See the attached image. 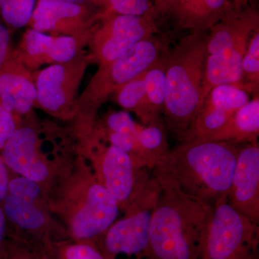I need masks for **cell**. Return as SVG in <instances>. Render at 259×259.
Listing matches in <instances>:
<instances>
[{
  "label": "cell",
  "mask_w": 259,
  "mask_h": 259,
  "mask_svg": "<svg viewBox=\"0 0 259 259\" xmlns=\"http://www.w3.org/2000/svg\"><path fill=\"white\" fill-rule=\"evenodd\" d=\"M158 184L146 259H203L214 205L171 184Z\"/></svg>",
  "instance_id": "obj_1"
},
{
  "label": "cell",
  "mask_w": 259,
  "mask_h": 259,
  "mask_svg": "<svg viewBox=\"0 0 259 259\" xmlns=\"http://www.w3.org/2000/svg\"><path fill=\"white\" fill-rule=\"evenodd\" d=\"M238 150L239 145L231 143H182L170 149L152 175L158 182L171 184L186 194L214 203L228 195Z\"/></svg>",
  "instance_id": "obj_2"
},
{
  "label": "cell",
  "mask_w": 259,
  "mask_h": 259,
  "mask_svg": "<svg viewBox=\"0 0 259 259\" xmlns=\"http://www.w3.org/2000/svg\"><path fill=\"white\" fill-rule=\"evenodd\" d=\"M207 44V32H191L168 50L163 122L180 143L201 107Z\"/></svg>",
  "instance_id": "obj_3"
},
{
  "label": "cell",
  "mask_w": 259,
  "mask_h": 259,
  "mask_svg": "<svg viewBox=\"0 0 259 259\" xmlns=\"http://www.w3.org/2000/svg\"><path fill=\"white\" fill-rule=\"evenodd\" d=\"M259 30V10L249 0H231L223 18L207 31L205 71L201 107L214 87H239L241 64L250 37ZM201 108V107H200Z\"/></svg>",
  "instance_id": "obj_4"
},
{
  "label": "cell",
  "mask_w": 259,
  "mask_h": 259,
  "mask_svg": "<svg viewBox=\"0 0 259 259\" xmlns=\"http://www.w3.org/2000/svg\"><path fill=\"white\" fill-rule=\"evenodd\" d=\"M170 47L169 37L161 32L138 42L110 64L99 66L78 97L76 110L95 112L124 85L147 71Z\"/></svg>",
  "instance_id": "obj_5"
},
{
  "label": "cell",
  "mask_w": 259,
  "mask_h": 259,
  "mask_svg": "<svg viewBox=\"0 0 259 259\" xmlns=\"http://www.w3.org/2000/svg\"><path fill=\"white\" fill-rule=\"evenodd\" d=\"M258 241V223L233 209L227 197L214 202L203 259H254Z\"/></svg>",
  "instance_id": "obj_6"
},
{
  "label": "cell",
  "mask_w": 259,
  "mask_h": 259,
  "mask_svg": "<svg viewBox=\"0 0 259 259\" xmlns=\"http://www.w3.org/2000/svg\"><path fill=\"white\" fill-rule=\"evenodd\" d=\"M159 184L153 180L131 204L128 214L113 223L103 233L101 251L107 259L119 254L146 258L153 210L159 197Z\"/></svg>",
  "instance_id": "obj_7"
},
{
  "label": "cell",
  "mask_w": 259,
  "mask_h": 259,
  "mask_svg": "<svg viewBox=\"0 0 259 259\" xmlns=\"http://www.w3.org/2000/svg\"><path fill=\"white\" fill-rule=\"evenodd\" d=\"M156 18L138 15H102L89 42L92 63L102 66L125 54L138 42L161 33Z\"/></svg>",
  "instance_id": "obj_8"
},
{
  "label": "cell",
  "mask_w": 259,
  "mask_h": 259,
  "mask_svg": "<svg viewBox=\"0 0 259 259\" xmlns=\"http://www.w3.org/2000/svg\"><path fill=\"white\" fill-rule=\"evenodd\" d=\"M91 63L83 52L67 62L32 71L37 93L35 105L54 114L76 110L80 85Z\"/></svg>",
  "instance_id": "obj_9"
},
{
  "label": "cell",
  "mask_w": 259,
  "mask_h": 259,
  "mask_svg": "<svg viewBox=\"0 0 259 259\" xmlns=\"http://www.w3.org/2000/svg\"><path fill=\"white\" fill-rule=\"evenodd\" d=\"M103 13L63 0H37L28 27L51 35L92 36Z\"/></svg>",
  "instance_id": "obj_10"
},
{
  "label": "cell",
  "mask_w": 259,
  "mask_h": 259,
  "mask_svg": "<svg viewBox=\"0 0 259 259\" xmlns=\"http://www.w3.org/2000/svg\"><path fill=\"white\" fill-rule=\"evenodd\" d=\"M91 36L51 35L28 28L13 53L30 71L44 65L61 64L72 60L84 52Z\"/></svg>",
  "instance_id": "obj_11"
},
{
  "label": "cell",
  "mask_w": 259,
  "mask_h": 259,
  "mask_svg": "<svg viewBox=\"0 0 259 259\" xmlns=\"http://www.w3.org/2000/svg\"><path fill=\"white\" fill-rule=\"evenodd\" d=\"M249 93L235 84H221L210 90L182 143L208 141L233 114L249 100Z\"/></svg>",
  "instance_id": "obj_12"
},
{
  "label": "cell",
  "mask_w": 259,
  "mask_h": 259,
  "mask_svg": "<svg viewBox=\"0 0 259 259\" xmlns=\"http://www.w3.org/2000/svg\"><path fill=\"white\" fill-rule=\"evenodd\" d=\"M228 203L238 212L259 224V144L239 145Z\"/></svg>",
  "instance_id": "obj_13"
},
{
  "label": "cell",
  "mask_w": 259,
  "mask_h": 259,
  "mask_svg": "<svg viewBox=\"0 0 259 259\" xmlns=\"http://www.w3.org/2000/svg\"><path fill=\"white\" fill-rule=\"evenodd\" d=\"M148 170L136 168L127 153L111 145L102 157V185L115 197L118 206L130 205L151 178Z\"/></svg>",
  "instance_id": "obj_14"
},
{
  "label": "cell",
  "mask_w": 259,
  "mask_h": 259,
  "mask_svg": "<svg viewBox=\"0 0 259 259\" xmlns=\"http://www.w3.org/2000/svg\"><path fill=\"white\" fill-rule=\"evenodd\" d=\"M118 212V203L107 189L99 184L92 185L86 202L73 221V236L81 241L102 236L115 222Z\"/></svg>",
  "instance_id": "obj_15"
},
{
  "label": "cell",
  "mask_w": 259,
  "mask_h": 259,
  "mask_svg": "<svg viewBox=\"0 0 259 259\" xmlns=\"http://www.w3.org/2000/svg\"><path fill=\"white\" fill-rule=\"evenodd\" d=\"M36 98L32 71L15 57L12 49L0 69V102L13 115H23L35 106Z\"/></svg>",
  "instance_id": "obj_16"
},
{
  "label": "cell",
  "mask_w": 259,
  "mask_h": 259,
  "mask_svg": "<svg viewBox=\"0 0 259 259\" xmlns=\"http://www.w3.org/2000/svg\"><path fill=\"white\" fill-rule=\"evenodd\" d=\"M36 144V134L33 130L17 127L2 149V158L12 171L37 183L47 178L49 170L37 156Z\"/></svg>",
  "instance_id": "obj_17"
},
{
  "label": "cell",
  "mask_w": 259,
  "mask_h": 259,
  "mask_svg": "<svg viewBox=\"0 0 259 259\" xmlns=\"http://www.w3.org/2000/svg\"><path fill=\"white\" fill-rule=\"evenodd\" d=\"M40 191L37 182L25 177L10 181L8 193L2 202L5 216L17 226L28 231L44 226V213L35 204Z\"/></svg>",
  "instance_id": "obj_18"
},
{
  "label": "cell",
  "mask_w": 259,
  "mask_h": 259,
  "mask_svg": "<svg viewBox=\"0 0 259 259\" xmlns=\"http://www.w3.org/2000/svg\"><path fill=\"white\" fill-rule=\"evenodd\" d=\"M231 0H174L168 18L175 32H207L218 23L231 5Z\"/></svg>",
  "instance_id": "obj_19"
},
{
  "label": "cell",
  "mask_w": 259,
  "mask_h": 259,
  "mask_svg": "<svg viewBox=\"0 0 259 259\" xmlns=\"http://www.w3.org/2000/svg\"><path fill=\"white\" fill-rule=\"evenodd\" d=\"M169 49L145 73V97L142 106L136 115L144 125L163 122L166 100L167 56Z\"/></svg>",
  "instance_id": "obj_20"
},
{
  "label": "cell",
  "mask_w": 259,
  "mask_h": 259,
  "mask_svg": "<svg viewBox=\"0 0 259 259\" xmlns=\"http://www.w3.org/2000/svg\"><path fill=\"white\" fill-rule=\"evenodd\" d=\"M258 136L259 94H256L238 109L208 141L240 145L257 142Z\"/></svg>",
  "instance_id": "obj_21"
},
{
  "label": "cell",
  "mask_w": 259,
  "mask_h": 259,
  "mask_svg": "<svg viewBox=\"0 0 259 259\" xmlns=\"http://www.w3.org/2000/svg\"><path fill=\"white\" fill-rule=\"evenodd\" d=\"M137 140L147 158L150 170L157 166L171 149L163 122L141 126Z\"/></svg>",
  "instance_id": "obj_22"
},
{
  "label": "cell",
  "mask_w": 259,
  "mask_h": 259,
  "mask_svg": "<svg viewBox=\"0 0 259 259\" xmlns=\"http://www.w3.org/2000/svg\"><path fill=\"white\" fill-rule=\"evenodd\" d=\"M241 80L239 88L248 93L258 94L259 30H255L249 42L241 64Z\"/></svg>",
  "instance_id": "obj_23"
},
{
  "label": "cell",
  "mask_w": 259,
  "mask_h": 259,
  "mask_svg": "<svg viewBox=\"0 0 259 259\" xmlns=\"http://www.w3.org/2000/svg\"><path fill=\"white\" fill-rule=\"evenodd\" d=\"M37 0H0V21L11 29L28 26Z\"/></svg>",
  "instance_id": "obj_24"
},
{
  "label": "cell",
  "mask_w": 259,
  "mask_h": 259,
  "mask_svg": "<svg viewBox=\"0 0 259 259\" xmlns=\"http://www.w3.org/2000/svg\"><path fill=\"white\" fill-rule=\"evenodd\" d=\"M95 5L103 15L148 16L158 20L152 0H95Z\"/></svg>",
  "instance_id": "obj_25"
},
{
  "label": "cell",
  "mask_w": 259,
  "mask_h": 259,
  "mask_svg": "<svg viewBox=\"0 0 259 259\" xmlns=\"http://www.w3.org/2000/svg\"><path fill=\"white\" fill-rule=\"evenodd\" d=\"M146 71L126 83L114 95L117 103L125 109V111H133L137 114L142 106L146 93Z\"/></svg>",
  "instance_id": "obj_26"
},
{
  "label": "cell",
  "mask_w": 259,
  "mask_h": 259,
  "mask_svg": "<svg viewBox=\"0 0 259 259\" xmlns=\"http://www.w3.org/2000/svg\"><path fill=\"white\" fill-rule=\"evenodd\" d=\"M105 122L107 132L116 134L136 136L141 127L135 122L129 112L125 110L112 112L107 115Z\"/></svg>",
  "instance_id": "obj_27"
},
{
  "label": "cell",
  "mask_w": 259,
  "mask_h": 259,
  "mask_svg": "<svg viewBox=\"0 0 259 259\" xmlns=\"http://www.w3.org/2000/svg\"><path fill=\"white\" fill-rule=\"evenodd\" d=\"M83 241L64 247L62 259H107L100 248L88 241Z\"/></svg>",
  "instance_id": "obj_28"
},
{
  "label": "cell",
  "mask_w": 259,
  "mask_h": 259,
  "mask_svg": "<svg viewBox=\"0 0 259 259\" xmlns=\"http://www.w3.org/2000/svg\"><path fill=\"white\" fill-rule=\"evenodd\" d=\"M16 129L14 116L0 102V150L3 149Z\"/></svg>",
  "instance_id": "obj_29"
},
{
  "label": "cell",
  "mask_w": 259,
  "mask_h": 259,
  "mask_svg": "<svg viewBox=\"0 0 259 259\" xmlns=\"http://www.w3.org/2000/svg\"><path fill=\"white\" fill-rule=\"evenodd\" d=\"M12 31L11 29L0 21V69L13 49L11 46Z\"/></svg>",
  "instance_id": "obj_30"
},
{
  "label": "cell",
  "mask_w": 259,
  "mask_h": 259,
  "mask_svg": "<svg viewBox=\"0 0 259 259\" xmlns=\"http://www.w3.org/2000/svg\"><path fill=\"white\" fill-rule=\"evenodd\" d=\"M9 182L6 165L0 156V203L3 202L8 193Z\"/></svg>",
  "instance_id": "obj_31"
},
{
  "label": "cell",
  "mask_w": 259,
  "mask_h": 259,
  "mask_svg": "<svg viewBox=\"0 0 259 259\" xmlns=\"http://www.w3.org/2000/svg\"><path fill=\"white\" fill-rule=\"evenodd\" d=\"M5 231H6V216H5L3 207L0 206V251L3 249Z\"/></svg>",
  "instance_id": "obj_32"
},
{
  "label": "cell",
  "mask_w": 259,
  "mask_h": 259,
  "mask_svg": "<svg viewBox=\"0 0 259 259\" xmlns=\"http://www.w3.org/2000/svg\"><path fill=\"white\" fill-rule=\"evenodd\" d=\"M0 259H37L34 258L32 255L23 254L21 253H3L0 251Z\"/></svg>",
  "instance_id": "obj_33"
},
{
  "label": "cell",
  "mask_w": 259,
  "mask_h": 259,
  "mask_svg": "<svg viewBox=\"0 0 259 259\" xmlns=\"http://www.w3.org/2000/svg\"><path fill=\"white\" fill-rule=\"evenodd\" d=\"M63 1L69 2V3H76V4L89 5V6L93 7V8H97V9H98V8H97L96 7V5H95V0H63Z\"/></svg>",
  "instance_id": "obj_34"
},
{
  "label": "cell",
  "mask_w": 259,
  "mask_h": 259,
  "mask_svg": "<svg viewBox=\"0 0 259 259\" xmlns=\"http://www.w3.org/2000/svg\"><path fill=\"white\" fill-rule=\"evenodd\" d=\"M249 1L252 2V3H256V0H249Z\"/></svg>",
  "instance_id": "obj_35"
},
{
  "label": "cell",
  "mask_w": 259,
  "mask_h": 259,
  "mask_svg": "<svg viewBox=\"0 0 259 259\" xmlns=\"http://www.w3.org/2000/svg\"><path fill=\"white\" fill-rule=\"evenodd\" d=\"M254 259H259L258 255H257V256L255 257V258Z\"/></svg>",
  "instance_id": "obj_36"
},
{
  "label": "cell",
  "mask_w": 259,
  "mask_h": 259,
  "mask_svg": "<svg viewBox=\"0 0 259 259\" xmlns=\"http://www.w3.org/2000/svg\"><path fill=\"white\" fill-rule=\"evenodd\" d=\"M134 259H146V258H135Z\"/></svg>",
  "instance_id": "obj_37"
}]
</instances>
